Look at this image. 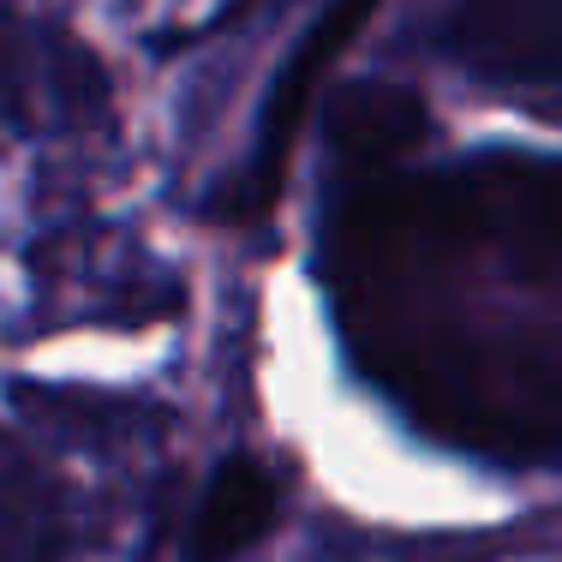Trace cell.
Masks as SVG:
<instances>
[{
	"mask_svg": "<svg viewBox=\"0 0 562 562\" xmlns=\"http://www.w3.org/2000/svg\"><path fill=\"white\" fill-rule=\"evenodd\" d=\"M443 43L497 85H562V0H454Z\"/></svg>",
	"mask_w": 562,
	"mask_h": 562,
	"instance_id": "6da1fadb",
	"label": "cell"
},
{
	"mask_svg": "<svg viewBox=\"0 0 562 562\" xmlns=\"http://www.w3.org/2000/svg\"><path fill=\"white\" fill-rule=\"evenodd\" d=\"M276 508H281V485H276L270 467L227 461L204 485V497H198L186 551H192V562H227V557L251 551L276 527Z\"/></svg>",
	"mask_w": 562,
	"mask_h": 562,
	"instance_id": "3957f363",
	"label": "cell"
},
{
	"mask_svg": "<svg viewBox=\"0 0 562 562\" xmlns=\"http://www.w3.org/2000/svg\"><path fill=\"white\" fill-rule=\"evenodd\" d=\"M371 7H378V0H329L324 19L300 36V48L288 55V66H281V78L270 90V109H263V120H258V150H251V173H246L258 198H270L281 186V168H288V150H293V138H300L305 102H312L317 85H324L329 66H336L341 43L371 19Z\"/></svg>",
	"mask_w": 562,
	"mask_h": 562,
	"instance_id": "7a4b0ae2",
	"label": "cell"
}]
</instances>
